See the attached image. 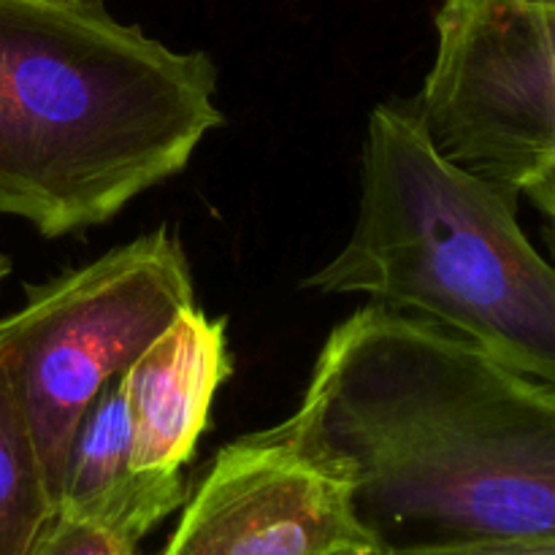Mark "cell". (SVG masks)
<instances>
[{
	"instance_id": "8",
	"label": "cell",
	"mask_w": 555,
	"mask_h": 555,
	"mask_svg": "<svg viewBox=\"0 0 555 555\" xmlns=\"http://www.w3.org/2000/svg\"><path fill=\"white\" fill-rule=\"evenodd\" d=\"M130 415L119 379L81 417L60 475L54 513L90 520L141 542L188 502L184 477L139 475L130 466Z\"/></svg>"
},
{
	"instance_id": "5",
	"label": "cell",
	"mask_w": 555,
	"mask_h": 555,
	"mask_svg": "<svg viewBox=\"0 0 555 555\" xmlns=\"http://www.w3.org/2000/svg\"><path fill=\"white\" fill-rule=\"evenodd\" d=\"M448 160L555 228V11L524 0H444L437 60L412 101Z\"/></svg>"
},
{
	"instance_id": "4",
	"label": "cell",
	"mask_w": 555,
	"mask_h": 555,
	"mask_svg": "<svg viewBox=\"0 0 555 555\" xmlns=\"http://www.w3.org/2000/svg\"><path fill=\"white\" fill-rule=\"evenodd\" d=\"M25 293V307L0 320V356L54 507L81 417L195 307L193 274L179 238L160 228Z\"/></svg>"
},
{
	"instance_id": "2",
	"label": "cell",
	"mask_w": 555,
	"mask_h": 555,
	"mask_svg": "<svg viewBox=\"0 0 555 555\" xmlns=\"http://www.w3.org/2000/svg\"><path fill=\"white\" fill-rule=\"evenodd\" d=\"M220 125L206 52L103 0H0V215L47 238L103 225Z\"/></svg>"
},
{
	"instance_id": "1",
	"label": "cell",
	"mask_w": 555,
	"mask_h": 555,
	"mask_svg": "<svg viewBox=\"0 0 555 555\" xmlns=\"http://www.w3.org/2000/svg\"><path fill=\"white\" fill-rule=\"evenodd\" d=\"M266 434L341 477L388 551L555 537V388L431 320L352 312Z\"/></svg>"
},
{
	"instance_id": "6",
	"label": "cell",
	"mask_w": 555,
	"mask_h": 555,
	"mask_svg": "<svg viewBox=\"0 0 555 555\" xmlns=\"http://www.w3.org/2000/svg\"><path fill=\"white\" fill-rule=\"evenodd\" d=\"M163 555H383L352 488L293 444L249 434L206 472Z\"/></svg>"
},
{
	"instance_id": "14",
	"label": "cell",
	"mask_w": 555,
	"mask_h": 555,
	"mask_svg": "<svg viewBox=\"0 0 555 555\" xmlns=\"http://www.w3.org/2000/svg\"><path fill=\"white\" fill-rule=\"evenodd\" d=\"M553 11H555V9H553Z\"/></svg>"
},
{
	"instance_id": "12",
	"label": "cell",
	"mask_w": 555,
	"mask_h": 555,
	"mask_svg": "<svg viewBox=\"0 0 555 555\" xmlns=\"http://www.w3.org/2000/svg\"><path fill=\"white\" fill-rule=\"evenodd\" d=\"M11 271H14V266H11V258H9V255L0 253V287H3V282L9 280Z\"/></svg>"
},
{
	"instance_id": "11",
	"label": "cell",
	"mask_w": 555,
	"mask_h": 555,
	"mask_svg": "<svg viewBox=\"0 0 555 555\" xmlns=\"http://www.w3.org/2000/svg\"><path fill=\"white\" fill-rule=\"evenodd\" d=\"M383 555H555V537L551 540L444 542V545L390 547Z\"/></svg>"
},
{
	"instance_id": "9",
	"label": "cell",
	"mask_w": 555,
	"mask_h": 555,
	"mask_svg": "<svg viewBox=\"0 0 555 555\" xmlns=\"http://www.w3.org/2000/svg\"><path fill=\"white\" fill-rule=\"evenodd\" d=\"M54 507L22 406L0 356V555H27Z\"/></svg>"
},
{
	"instance_id": "3",
	"label": "cell",
	"mask_w": 555,
	"mask_h": 555,
	"mask_svg": "<svg viewBox=\"0 0 555 555\" xmlns=\"http://www.w3.org/2000/svg\"><path fill=\"white\" fill-rule=\"evenodd\" d=\"M304 287L431 320L555 388V266L518 195L448 160L412 103L369 117L356 225Z\"/></svg>"
},
{
	"instance_id": "13",
	"label": "cell",
	"mask_w": 555,
	"mask_h": 555,
	"mask_svg": "<svg viewBox=\"0 0 555 555\" xmlns=\"http://www.w3.org/2000/svg\"><path fill=\"white\" fill-rule=\"evenodd\" d=\"M524 3H531V5H547V9H555V0H524Z\"/></svg>"
},
{
	"instance_id": "7",
	"label": "cell",
	"mask_w": 555,
	"mask_h": 555,
	"mask_svg": "<svg viewBox=\"0 0 555 555\" xmlns=\"http://www.w3.org/2000/svg\"><path fill=\"white\" fill-rule=\"evenodd\" d=\"M233 374L225 320L190 307L119 377L130 415V466L179 477L209 426L217 390Z\"/></svg>"
},
{
	"instance_id": "10",
	"label": "cell",
	"mask_w": 555,
	"mask_h": 555,
	"mask_svg": "<svg viewBox=\"0 0 555 555\" xmlns=\"http://www.w3.org/2000/svg\"><path fill=\"white\" fill-rule=\"evenodd\" d=\"M27 555H139V542L90 520L54 513Z\"/></svg>"
}]
</instances>
